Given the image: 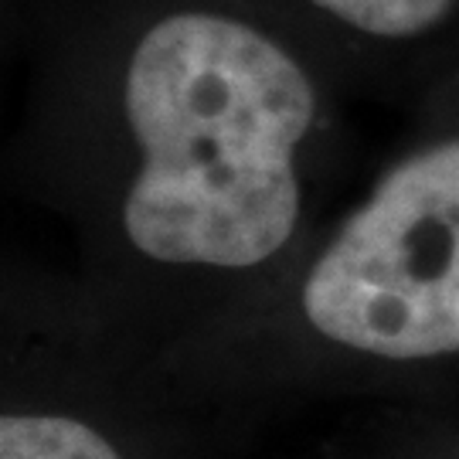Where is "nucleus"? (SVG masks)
Here are the masks:
<instances>
[{
    "label": "nucleus",
    "mask_w": 459,
    "mask_h": 459,
    "mask_svg": "<svg viewBox=\"0 0 459 459\" xmlns=\"http://www.w3.org/2000/svg\"><path fill=\"white\" fill-rule=\"evenodd\" d=\"M0 459H123L99 429L72 415L17 411L0 422Z\"/></svg>",
    "instance_id": "obj_4"
},
{
    "label": "nucleus",
    "mask_w": 459,
    "mask_h": 459,
    "mask_svg": "<svg viewBox=\"0 0 459 459\" xmlns=\"http://www.w3.org/2000/svg\"><path fill=\"white\" fill-rule=\"evenodd\" d=\"M119 99L140 150L123 201L136 252L248 269L293 238L320 89L286 34L221 0H170L126 41Z\"/></svg>",
    "instance_id": "obj_1"
},
{
    "label": "nucleus",
    "mask_w": 459,
    "mask_h": 459,
    "mask_svg": "<svg viewBox=\"0 0 459 459\" xmlns=\"http://www.w3.org/2000/svg\"><path fill=\"white\" fill-rule=\"evenodd\" d=\"M231 4V0H221ZM248 14L279 7L344 45L371 51H415L443 45L459 31V0H248ZM242 11V0H235Z\"/></svg>",
    "instance_id": "obj_3"
},
{
    "label": "nucleus",
    "mask_w": 459,
    "mask_h": 459,
    "mask_svg": "<svg viewBox=\"0 0 459 459\" xmlns=\"http://www.w3.org/2000/svg\"><path fill=\"white\" fill-rule=\"evenodd\" d=\"M316 333L385 361L459 351V136L375 184L303 282Z\"/></svg>",
    "instance_id": "obj_2"
}]
</instances>
